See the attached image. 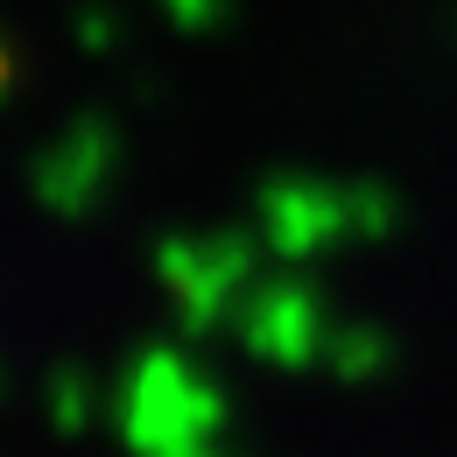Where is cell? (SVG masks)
Listing matches in <instances>:
<instances>
[]
</instances>
